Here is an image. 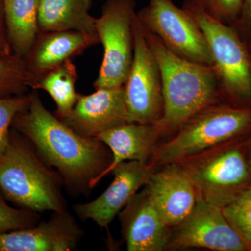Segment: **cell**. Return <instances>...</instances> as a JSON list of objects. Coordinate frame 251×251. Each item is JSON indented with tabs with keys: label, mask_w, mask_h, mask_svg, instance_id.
<instances>
[{
	"label": "cell",
	"mask_w": 251,
	"mask_h": 251,
	"mask_svg": "<svg viewBox=\"0 0 251 251\" xmlns=\"http://www.w3.org/2000/svg\"><path fill=\"white\" fill-rule=\"evenodd\" d=\"M12 125L46 164L56 168L71 195L90 194L111 163L112 153L105 144L82 136L51 113L36 90Z\"/></svg>",
	"instance_id": "cell-1"
},
{
	"label": "cell",
	"mask_w": 251,
	"mask_h": 251,
	"mask_svg": "<svg viewBox=\"0 0 251 251\" xmlns=\"http://www.w3.org/2000/svg\"><path fill=\"white\" fill-rule=\"evenodd\" d=\"M145 33L161 71L163 112L155 124L163 134L179 129L191 117L215 103L219 82L212 67L176 55L156 36Z\"/></svg>",
	"instance_id": "cell-2"
},
{
	"label": "cell",
	"mask_w": 251,
	"mask_h": 251,
	"mask_svg": "<svg viewBox=\"0 0 251 251\" xmlns=\"http://www.w3.org/2000/svg\"><path fill=\"white\" fill-rule=\"evenodd\" d=\"M58 172L46 164L24 136L11 132L0 160V191L23 209L41 213L67 210Z\"/></svg>",
	"instance_id": "cell-3"
},
{
	"label": "cell",
	"mask_w": 251,
	"mask_h": 251,
	"mask_svg": "<svg viewBox=\"0 0 251 251\" xmlns=\"http://www.w3.org/2000/svg\"><path fill=\"white\" fill-rule=\"evenodd\" d=\"M251 128V108L217 105L198 112L179 128L175 137L156 148L153 167L179 163L224 146Z\"/></svg>",
	"instance_id": "cell-4"
},
{
	"label": "cell",
	"mask_w": 251,
	"mask_h": 251,
	"mask_svg": "<svg viewBox=\"0 0 251 251\" xmlns=\"http://www.w3.org/2000/svg\"><path fill=\"white\" fill-rule=\"evenodd\" d=\"M182 7L202 29L210 51L220 92L239 104L251 102V60L247 44L233 25L211 16L202 0H184Z\"/></svg>",
	"instance_id": "cell-5"
},
{
	"label": "cell",
	"mask_w": 251,
	"mask_h": 251,
	"mask_svg": "<svg viewBox=\"0 0 251 251\" xmlns=\"http://www.w3.org/2000/svg\"><path fill=\"white\" fill-rule=\"evenodd\" d=\"M136 0H107L95 19V30L103 45V58L95 90L125 85L133 58V23Z\"/></svg>",
	"instance_id": "cell-6"
},
{
	"label": "cell",
	"mask_w": 251,
	"mask_h": 251,
	"mask_svg": "<svg viewBox=\"0 0 251 251\" xmlns=\"http://www.w3.org/2000/svg\"><path fill=\"white\" fill-rule=\"evenodd\" d=\"M221 147L179 163L198 194L223 209L251 186V175L240 148Z\"/></svg>",
	"instance_id": "cell-7"
},
{
	"label": "cell",
	"mask_w": 251,
	"mask_h": 251,
	"mask_svg": "<svg viewBox=\"0 0 251 251\" xmlns=\"http://www.w3.org/2000/svg\"><path fill=\"white\" fill-rule=\"evenodd\" d=\"M137 16L145 31L156 36L176 55L212 67L202 29L193 16L173 0H149Z\"/></svg>",
	"instance_id": "cell-8"
},
{
	"label": "cell",
	"mask_w": 251,
	"mask_h": 251,
	"mask_svg": "<svg viewBox=\"0 0 251 251\" xmlns=\"http://www.w3.org/2000/svg\"><path fill=\"white\" fill-rule=\"evenodd\" d=\"M133 30V62L124 85L128 122L155 124L163 112L161 71L137 16Z\"/></svg>",
	"instance_id": "cell-9"
},
{
	"label": "cell",
	"mask_w": 251,
	"mask_h": 251,
	"mask_svg": "<svg viewBox=\"0 0 251 251\" xmlns=\"http://www.w3.org/2000/svg\"><path fill=\"white\" fill-rule=\"evenodd\" d=\"M173 228L166 250L249 251L226 219L222 209L206 202L198 193L193 210Z\"/></svg>",
	"instance_id": "cell-10"
},
{
	"label": "cell",
	"mask_w": 251,
	"mask_h": 251,
	"mask_svg": "<svg viewBox=\"0 0 251 251\" xmlns=\"http://www.w3.org/2000/svg\"><path fill=\"white\" fill-rule=\"evenodd\" d=\"M155 167L150 163L131 161L122 162L111 173V184L98 198L73 206L82 221L90 219L101 227H107L130 202L140 188L148 184Z\"/></svg>",
	"instance_id": "cell-11"
},
{
	"label": "cell",
	"mask_w": 251,
	"mask_h": 251,
	"mask_svg": "<svg viewBox=\"0 0 251 251\" xmlns=\"http://www.w3.org/2000/svg\"><path fill=\"white\" fill-rule=\"evenodd\" d=\"M83 234L69 211H54L32 227L0 234V251H72Z\"/></svg>",
	"instance_id": "cell-12"
},
{
	"label": "cell",
	"mask_w": 251,
	"mask_h": 251,
	"mask_svg": "<svg viewBox=\"0 0 251 251\" xmlns=\"http://www.w3.org/2000/svg\"><path fill=\"white\" fill-rule=\"evenodd\" d=\"M61 120L79 134L90 138L128 122L124 86L80 94L71 113Z\"/></svg>",
	"instance_id": "cell-13"
},
{
	"label": "cell",
	"mask_w": 251,
	"mask_h": 251,
	"mask_svg": "<svg viewBox=\"0 0 251 251\" xmlns=\"http://www.w3.org/2000/svg\"><path fill=\"white\" fill-rule=\"evenodd\" d=\"M145 188L162 219L171 228L187 217L197 202L196 188L179 163L155 170Z\"/></svg>",
	"instance_id": "cell-14"
},
{
	"label": "cell",
	"mask_w": 251,
	"mask_h": 251,
	"mask_svg": "<svg viewBox=\"0 0 251 251\" xmlns=\"http://www.w3.org/2000/svg\"><path fill=\"white\" fill-rule=\"evenodd\" d=\"M120 220L128 251L166 250L173 228L163 221L145 188L122 209Z\"/></svg>",
	"instance_id": "cell-15"
},
{
	"label": "cell",
	"mask_w": 251,
	"mask_h": 251,
	"mask_svg": "<svg viewBox=\"0 0 251 251\" xmlns=\"http://www.w3.org/2000/svg\"><path fill=\"white\" fill-rule=\"evenodd\" d=\"M99 43L97 33L40 31L25 60L34 80Z\"/></svg>",
	"instance_id": "cell-16"
},
{
	"label": "cell",
	"mask_w": 251,
	"mask_h": 251,
	"mask_svg": "<svg viewBox=\"0 0 251 251\" xmlns=\"http://www.w3.org/2000/svg\"><path fill=\"white\" fill-rule=\"evenodd\" d=\"M162 133L156 124L126 122L110 128L97 137L109 148L112 160L99 178L101 181L112 170L125 161L150 163L156 150Z\"/></svg>",
	"instance_id": "cell-17"
},
{
	"label": "cell",
	"mask_w": 251,
	"mask_h": 251,
	"mask_svg": "<svg viewBox=\"0 0 251 251\" xmlns=\"http://www.w3.org/2000/svg\"><path fill=\"white\" fill-rule=\"evenodd\" d=\"M91 6L92 0H40L39 31L96 33V18L90 14Z\"/></svg>",
	"instance_id": "cell-18"
},
{
	"label": "cell",
	"mask_w": 251,
	"mask_h": 251,
	"mask_svg": "<svg viewBox=\"0 0 251 251\" xmlns=\"http://www.w3.org/2000/svg\"><path fill=\"white\" fill-rule=\"evenodd\" d=\"M40 0H3L5 24L13 53L25 58L39 35Z\"/></svg>",
	"instance_id": "cell-19"
},
{
	"label": "cell",
	"mask_w": 251,
	"mask_h": 251,
	"mask_svg": "<svg viewBox=\"0 0 251 251\" xmlns=\"http://www.w3.org/2000/svg\"><path fill=\"white\" fill-rule=\"evenodd\" d=\"M77 71L72 59L36 77L31 85L33 90H44L53 99L57 106L56 116L67 117L77 101L80 94L75 90Z\"/></svg>",
	"instance_id": "cell-20"
},
{
	"label": "cell",
	"mask_w": 251,
	"mask_h": 251,
	"mask_svg": "<svg viewBox=\"0 0 251 251\" xmlns=\"http://www.w3.org/2000/svg\"><path fill=\"white\" fill-rule=\"evenodd\" d=\"M32 81L24 58L14 53L0 57V97L26 94Z\"/></svg>",
	"instance_id": "cell-21"
},
{
	"label": "cell",
	"mask_w": 251,
	"mask_h": 251,
	"mask_svg": "<svg viewBox=\"0 0 251 251\" xmlns=\"http://www.w3.org/2000/svg\"><path fill=\"white\" fill-rule=\"evenodd\" d=\"M224 216L251 250V186L222 209Z\"/></svg>",
	"instance_id": "cell-22"
},
{
	"label": "cell",
	"mask_w": 251,
	"mask_h": 251,
	"mask_svg": "<svg viewBox=\"0 0 251 251\" xmlns=\"http://www.w3.org/2000/svg\"><path fill=\"white\" fill-rule=\"evenodd\" d=\"M31 93L0 97V160L9 145L11 130L15 117L29 106Z\"/></svg>",
	"instance_id": "cell-23"
},
{
	"label": "cell",
	"mask_w": 251,
	"mask_h": 251,
	"mask_svg": "<svg viewBox=\"0 0 251 251\" xmlns=\"http://www.w3.org/2000/svg\"><path fill=\"white\" fill-rule=\"evenodd\" d=\"M4 198L0 191V234L32 227L39 222V213L13 207Z\"/></svg>",
	"instance_id": "cell-24"
},
{
	"label": "cell",
	"mask_w": 251,
	"mask_h": 251,
	"mask_svg": "<svg viewBox=\"0 0 251 251\" xmlns=\"http://www.w3.org/2000/svg\"><path fill=\"white\" fill-rule=\"evenodd\" d=\"M244 0H202L206 11L216 19L234 25L242 13Z\"/></svg>",
	"instance_id": "cell-25"
},
{
	"label": "cell",
	"mask_w": 251,
	"mask_h": 251,
	"mask_svg": "<svg viewBox=\"0 0 251 251\" xmlns=\"http://www.w3.org/2000/svg\"><path fill=\"white\" fill-rule=\"evenodd\" d=\"M241 36L244 35L251 41V0H244L242 13L234 25Z\"/></svg>",
	"instance_id": "cell-26"
},
{
	"label": "cell",
	"mask_w": 251,
	"mask_h": 251,
	"mask_svg": "<svg viewBox=\"0 0 251 251\" xmlns=\"http://www.w3.org/2000/svg\"><path fill=\"white\" fill-rule=\"evenodd\" d=\"M11 54H13V52L5 24L3 0H0V57H5Z\"/></svg>",
	"instance_id": "cell-27"
},
{
	"label": "cell",
	"mask_w": 251,
	"mask_h": 251,
	"mask_svg": "<svg viewBox=\"0 0 251 251\" xmlns=\"http://www.w3.org/2000/svg\"><path fill=\"white\" fill-rule=\"evenodd\" d=\"M248 166H249V171H250L251 175V141L249 148V153H248V157L247 158Z\"/></svg>",
	"instance_id": "cell-28"
},
{
	"label": "cell",
	"mask_w": 251,
	"mask_h": 251,
	"mask_svg": "<svg viewBox=\"0 0 251 251\" xmlns=\"http://www.w3.org/2000/svg\"><path fill=\"white\" fill-rule=\"evenodd\" d=\"M248 50H249V55H250V58L251 60V41H249L248 44H247Z\"/></svg>",
	"instance_id": "cell-29"
}]
</instances>
